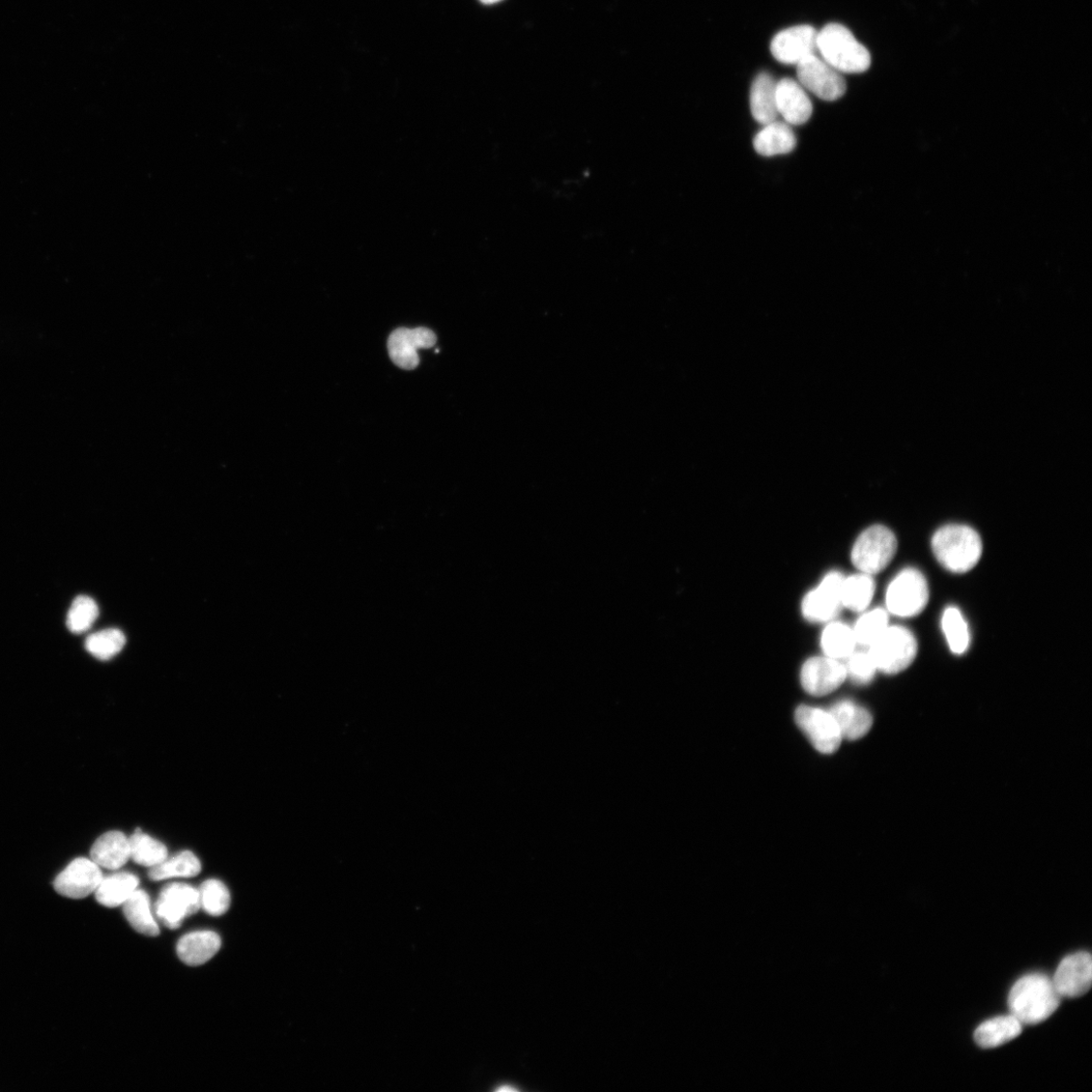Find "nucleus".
Here are the masks:
<instances>
[{
    "label": "nucleus",
    "instance_id": "f3484780",
    "mask_svg": "<svg viewBox=\"0 0 1092 1092\" xmlns=\"http://www.w3.org/2000/svg\"><path fill=\"white\" fill-rule=\"evenodd\" d=\"M91 859L101 868L118 870L131 859L130 840L121 831H108L94 844Z\"/></svg>",
    "mask_w": 1092,
    "mask_h": 1092
},
{
    "label": "nucleus",
    "instance_id": "4468645a",
    "mask_svg": "<svg viewBox=\"0 0 1092 1092\" xmlns=\"http://www.w3.org/2000/svg\"><path fill=\"white\" fill-rule=\"evenodd\" d=\"M437 335L427 328L395 330L388 341V349L393 362L403 369L411 370L418 366L419 350L434 348Z\"/></svg>",
    "mask_w": 1092,
    "mask_h": 1092
},
{
    "label": "nucleus",
    "instance_id": "0eeeda50",
    "mask_svg": "<svg viewBox=\"0 0 1092 1092\" xmlns=\"http://www.w3.org/2000/svg\"><path fill=\"white\" fill-rule=\"evenodd\" d=\"M796 67L798 82L802 88L820 100L835 102L846 94L847 83L842 73L817 54L807 57Z\"/></svg>",
    "mask_w": 1092,
    "mask_h": 1092
},
{
    "label": "nucleus",
    "instance_id": "aec40b11",
    "mask_svg": "<svg viewBox=\"0 0 1092 1092\" xmlns=\"http://www.w3.org/2000/svg\"><path fill=\"white\" fill-rule=\"evenodd\" d=\"M841 731L843 738L857 740L865 736L872 728L873 717L864 707L844 700L828 710Z\"/></svg>",
    "mask_w": 1092,
    "mask_h": 1092
},
{
    "label": "nucleus",
    "instance_id": "6ab92c4d",
    "mask_svg": "<svg viewBox=\"0 0 1092 1092\" xmlns=\"http://www.w3.org/2000/svg\"><path fill=\"white\" fill-rule=\"evenodd\" d=\"M796 144L791 126L778 120L764 125L754 139L755 150L765 157L788 154L795 149Z\"/></svg>",
    "mask_w": 1092,
    "mask_h": 1092
},
{
    "label": "nucleus",
    "instance_id": "1a4fd4ad",
    "mask_svg": "<svg viewBox=\"0 0 1092 1092\" xmlns=\"http://www.w3.org/2000/svg\"><path fill=\"white\" fill-rule=\"evenodd\" d=\"M200 908L198 889L172 883L161 890L155 906L158 921L170 930L179 929L185 919Z\"/></svg>",
    "mask_w": 1092,
    "mask_h": 1092
},
{
    "label": "nucleus",
    "instance_id": "f704fd0d",
    "mask_svg": "<svg viewBox=\"0 0 1092 1092\" xmlns=\"http://www.w3.org/2000/svg\"><path fill=\"white\" fill-rule=\"evenodd\" d=\"M480 2L486 6H491L502 2V0H480Z\"/></svg>",
    "mask_w": 1092,
    "mask_h": 1092
},
{
    "label": "nucleus",
    "instance_id": "423d86ee",
    "mask_svg": "<svg viewBox=\"0 0 1092 1092\" xmlns=\"http://www.w3.org/2000/svg\"><path fill=\"white\" fill-rule=\"evenodd\" d=\"M929 597V586L924 574L915 568H906L898 574L887 589V609L900 617L916 616L926 609Z\"/></svg>",
    "mask_w": 1092,
    "mask_h": 1092
},
{
    "label": "nucleus",
    "instance_id": "bb28decb",
    "mask_svg": "<svg viewBox=\"0 0 1092 1092\" xmlns=\"http://www.w3.org/2000/svg\"><path fill=\"white\" fill-rule=\"evenodd\" d=\"M856 645L853 629L844 623L832 622L822 632L821 648L831 658H848L855 651Z\"/></svg>",
    "mask_w": 1092,
    "mask_h": 1092
},
{
    "label": "nucleus",
    "instance_id": "412c9836",
    "mask_svg": "<svg viewBox=\"0 0 1092 1092\" xmlns=\"http://www.w3.org/2000/svg\"><path fill=\"white\" fill-rule=\"evenodd\" d=\"M1023 1024L1013 1015L991 1019L985 1022L974 1032L977 1045L991 1049L1011 1042L1020 1036Z\"/></svg>",
    "mask_w": 1092,
    "mask_h": 1092
},
{
    "label": "nucleus",
    "instance_id": "cd10ccee",
    "mask_svg": "<svg viewBox=\"0 0 1092 1092\" xmlns=\"http://www.w3.org/2000/svg\"><path fill=\"white\" fill-rule=\"evenodd\" d=\"M129 840L131 859L141 866L155 867L168 857L167 848L161 842L143 833L140 828L136 829Z\"/></svg>",
    "mask_w": 1092,
    "mask_h": 1092
},
{
    "label": "nucleus",
    "instance_id": "f03ea898",
    "mask_svg": "<svg viewBox=\"0 0 1092 1092\" xmlns=\"http://www.w3.org/2000/svg\"><path fill=\"white\" fill-rule=\"evenodd\" d=\"M821 59L841 73H861L871 66V54L843 24L828 23L818 32Z\"/></svg>",
    "mask_w": 1092,
    "mask_h": 1092
},
{
    "label": "nucleus",
    "instance_id": "7ed1b4c3",
    "mask_svg": "<svg viewBox=\"0 0 1092 1092\" xmlns=\"http://www.w3.org/2000/svg\"><path fill=\"white\" fill-rule=\"evenodd\" d=\"M932 548L939 563L955 573L971 570L981 561L984 551L980 534L959 525L940 528L933 537Z\"/></svg>",
    "mask_w": 1092,
    "mask_h": 1092
},
{
    "label": "nucleus",
    "instance_id": "7c9ffc66",
    "mask_svg": "<svg viewBox=\"0 0 1092 1092\" xmlns=\"http://www.w3.org/2000/svg\"><path fill=\"white\" fill-rule=\"evenodd\" d=\"M198 895L200 908L213 916L223 915L231 904L228 888L217 879L207 880L200 885Z\"/></svg>",
    "mask_w": 1092,
    "mask_h": 1092
},
{
    "label": "nucleus",
    "instance_id": "f8f14e48",
    "mask_svg": "<svg viewBox=\"0 0 1092 1092\" xmlns=\"http://www.w3.org/2000/svg\"><path fill=\"white\" fill-rule=\"evenodd\" d=\"M847 679V671L839 659L829 656L811 657L801 669V684L814 696L835 692Z\"/></svg>",
    "mask_w": 1092,
    "mask_h": 1092
},
{
    "label": "nucleus",
    "instance_id": "9b49d317",
    "mask_svg": "<svg viewBox=\"0 0 1092 1092\" xmlns=\"http://www.w3.org/2000/svg\"><path fill=\"white\" fill-rule=\"evenodd\" d=\"M104 876L101 867L92 859L78 858L54 881V888L61 896L81 900L95 894Z\"/></svg>",
    "mask_w": 1092,
    "mask_h": 1092
},
{
    "label": "nucleus",
    "instance_id": "ddd939ff",
    "mask_svg": "<svg viewBox=\"0 0 1092 1092\" xmlns=\"http://www.w3.org/2000/svg\"><path fill=\"white\" fill-rule=\"evenodd\" d=\"M818 31L812 25H796L776 35L771 53L780 63L797 65L818 50Z\"/></svg>",
    "mask_w": 1092,
    "mask_h": 1092
},
{
    "label": "nucleus",
    "instance_id": "4be33fe9",
    "mask_svg": "<svg viewBox=\"0 0 1092 1092\" xmlns=\"http://www.w3.org/2000/svg\"><path fill=\"white\" fill-rule=\"evenodd\" d=\"M776 88H777V81L765 72L760 73L752 85L751 111L755 120L763 126L778 119Z\"/></svg>",
    "mask_w": 1092,
    "mask_h": 1092
},
{
    "label": "nucleus",
    "instance_id": "9d476101",
    "mask_svg": "<svg viewBox=\"0 0 1092 1092\" xmlns=\"http://www.w3.org/2000/svg\"><path fill=\"white\" fill-rule=\"evenodd\" d=\"M844 579L839 571L827 573L819 586L804 597L803 616L812 622H826L835 617L843 608L841 592Z\"/></svg>",
    "mask_w": 1092,
    "mask_h": 1092
},
{
    "label": "nucleus",
    "instance_id": "a878e982",
    "mask_svg": "<svg viewBox=\"0 0 1092 1092\" xmlns=\"http://www.w3.org/2000/svg\"><path fill=\"white\" fill-rule=\"evenodd\" d=\"M200 870H202V864H200L197 857L189 851H185L172 858H167L162 863L152 867L149 871V878L153 881L191 878L198 875Z\"/></svg>",
    "mask_w": 1092,
    "mask_h": 1092
},
{
    "label": "nucleus",
    "instance_id": "dca6fc26",
    "mask_svg": "<svg viewBox=\"0 0 1092 1092\" xmlns=\"http://www.w3.org/2000/svg\"><path fill=\"white\" fill-rule=\"evenodd\" d=\"M776 100L779 116L790 126L806 124L813 116V103L807 91L794 79L784 78L777 82Z\"/></svg>",
    "mask_w": 1092,
    "mask_h": 1092
},
{
    "label": "nucleus",
    "instance_id": "b1692460",
    "mask_svg": "<svg viewBox=\"0 0 1092 1092\" xmlns=\"http://www.w3.org/2000/svg\"><path fill=\"white\" fill-rule=\"evenodd\" d=\"M138 886V877L131 873L113 874L103 878L96 890V899L104 906L118 907L130 899Z\"/></svg>",
    "mask_w": 1092,
    "mask_h": 1092
},
{
    "label": "nucleus",
    "instance_id": "72a5a7b5",
    "mask_svg": "<svg viewBox=\"0 0 1092 1092\" xmlns=\"http://www.w3.org/2000/svg\"><path fill=\"white\" fill-rule=\"evenodd\" d=\"M845 667L847 677L861 685L870 683L877 672L871 655L865 651H854L848 657V663Z\"/></svg>",
    "mask_w": 1092,
    "mask_h": 1092
},
{
    "label": "nucleus",
    "instance_id": "473e14b6",
    "mask_svg": "<svg viewBox=\"0 0 1092 1092\" xmlns=\"http://www.w3.org/2000/svg\"><path fill=\"white\" fill-rule=\"evenodd\" d=\"M99 617V608L89 596H78L68 611L66 624L73 634L89 630Z\"/></svg>",
    "mask_w": 1092,
    "mask_h": 1092
},
{
    "label": "nucleus",
    "instance_id": "6e6552de",
    "mask_svg": "<svg viewBox=\"0 0 1092 1092\" xmlns=\"http://www.w3.org/2000/svg\"><path fill=\"white\" fill-rule=\"evenodd\" d=\"M795 722L819 752L832 754L840 748L843 736L829 711L800 706L795 711Z\"/></svg>",
    "mask_w": 1092,
    "mask_h": 1092
},
{
    "label": "nucleus",
    "instance_id": "f257e3e1",
    "mask_svg": "<svg viewBox=\"0 0 1092 1092\" xmlns=\"http://www.w3.org/2000/svg\"><path fill=\"white\" fill-rule=\"evenodd\" d=\"M1060 1000L1061 996L1049 977L1029 974L1013 987L1009 1007L1012 1015L1023 1025H1038L1056 1012Z\"/></svg>",
    "mask_w": 1092,
    "mask_h": 1092
},
{
    "label": "nucleus",
    "instance_id": "393cba45",
    "mask_svg": "<svg viewBox=\"0 0 1092 1092\" xmlns=\"http://www.w3.org/2000/svg\"><path fill=\"white\" fill-rule=\"evenodd\" d=\"M875 594V582L870 574L861 572L844 579L842 585V606L852 611H864Z\"/></svg>",
    "mask_w": 1092,
    "mask_h": 1092
},
{
    "label": "nucleus",
    "instance_id": "a211bd4d",
    "mask_svg": "<svg viewBox=\"0 0 1092 1092\" xmlns=\"http://www.w3.org/2000/svg\"><path fill=\"white\" fill-rule=\"evenodd\" d=\"M221 938L212 931H199L184 936L178 943L180 959L189 966H200L210 961L220 950Z\"/></svg>",
    "mask_w": 1092,
    "mask_h": 1092
},
{
    "label": "nucleus",
    "instance_id": "2eb2a0df",
    "mask_svg": "<svg viewBox=\"0 0 1092 1092\" xmlns=\"http://www.w3.org/2000/svg\"><path fill=\"white\" fill-rule=\"evenodd\" d=\"M1052 983L1060 996L1079 997L1086 994L1092 983L1091 955L1079 952L1063 959Z\"/></svg>",
    "mask_w": 1092,
    "mask_h": 1092
},
{
    "label": "nucleus",
    "instance_id": "2f4dec72",
    "mask_svg": "<svg viewBox=\"0 0 1092 1092\" xmlns=\"http://www.w3.org/2000/svg\"><path fill=\"white\" fill-rule=\"evenodd\" d=\"M888 626V613L881 609L861 615L853 629L857 644L870 647Z\"/></svg>",
    "mask_w": 1092,
    "mask_h": 1092
},
{
    "label": "nucleus",
    "instance_id": "20e7f679",
    "mask_svg": "<svg viewBox=\"0 0 1092 1092\" xmlns=\"http://www.w3.org/2000/svg\"><path fill=\"white\" fill-rule=\"evenodd\" d=\"M868 652L877 671L894 675L911 665L916 656L917 643L908 629L888 626L882 636L869 647Z\"/></svg>",
    "mask_w": 1092,
    "mask_h": 1092
},
{
    "label": "nucleus",
    "instance_id": "c85d7f7f",
    "mask_svg": "<svg viewBox=\"0 0 1092 1092\" xmlns=\"http://www.w3.org/2000/svg\"><path fill=\"white\" fill-rule=\"evenodd\" d=\"M942 627L947 644L954 653H964L970 644V635L967 622L955 608L945 609L942 618Z\"/></svg>",
    "mask_w": 1092,
    "mask_h": 1092
},
{
    "label": "nucleus",
    "instance_id": "c756f323",
    "mask_svg": "<svg viewBox=\"0 0 1092 1092\" xmlns=\"http://www.w3.org/2000/svg\"><path fill=\"white\" fill-rule=\"evenodd\" d=\"M126 638L119 629H105L88 638L85 649L91 654L102 660H107L117 655L125 647Z\"/></svg>",
    "mask_w": 1092,
    "mask_h": 1092
},
{
    "label": "nucleus",
    "instance_id": "5701e85b",
    "mask_svg": "<svg viewBox=\"0 0 1092 1092\" xmlns=\"http://www.w3.org/2000/svg\"><path fill=\"white\" fill-rule=\"evenodd\" d=\"M123 908L128 923L136 932L147 937H157L160 934L150 898L146 891L137 889L123 904Z\"/></svg>",
    "mask_w": 1092,
    "mask_h": 1092
},
{
    "label": "nucleus",
    "instance_id": "39448f33",
    "mask_svg": "<svg viewBox=\"0 0 1092 1092\" xmlns=\"http://www.w3.org/2000/svg\"><path fill=\"white\" fill-rule=\"evenodd\" d=\"M898 551V539L893 531L882 525H874L861 533L852 550L854 566L867 574L882 571Z\"/></svg>",
    "mask_w": 1092,
    "mask_h": 1092
}]
</instances>
